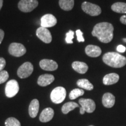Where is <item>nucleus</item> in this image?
I'll use <instances>...</instances> for the list:
<instances>
[{
    "instance_id": "19",
    "label": "nucleus",
    "mask_w": 126,
    "mask_h": 126,
    "mask_svg": "<svg viewBox=\"0 0 126 126\" xmlns=\"http://www.w3.org/2000/svg\"><path fill=\"white\" fill-rule=\"evenodd\" d=\"M39 110V102L37 99L32 100L29 107V114L32 118H34L37 116Z\"/></svg>"
},
{
    "instance_id": "13",
    "label": "nucleus",
    "mask_w": 126,
    "mask_h": 126,
    "mask_svg": "<svg viewBox=\"0 0 126 126\" xmlns=\"http://www.w3.org/2000/svg\"><path fill=\"white\" fill-rule=\"evenodd\" d=\"M54 114V111L51 108H47L42 111L39 116V120L41 122L46 123L49 122L53 119Z\"/></svg>"
},
{
    "instance_id": "23",
    "label": "nucleus",
    "mask_w": 126,
    "mask_h": 126,
    "mask_svg": "<svg viewBox=\"0 0 126 126\" xmlns=\"http://www.w3.org/2000/svg\"><path fill=\"white\" fill-rule=\"evenodd\" d=\"M79 105L78 103L73 102H69L64 104L62 107L61 110L64 114H67L71 110H73L76 108H78Z\"/></svg>"
},
{
    "instance_id": "2",
    "label": "nucleus",
    "mask_w": 126,
    "mask_h": 126,
    "mask_svg": "<svg viewBox=\"0 0 126 126\" xmlns=\"http://www.w3.org/2000/svg\"><path fill=\"white\" fill-rule=\"evenodd\" d=\"M103 63L110 67L116 68L123 67L126 64V58L116 52H108L102 57Z\"/></svg>"
},
{
    "instance_id": "30",
    "label": "nucleus",
    "mask_w": 126,
    "mask_h": 126,
    "mask_svg": "<svg viewBox=\"0 0 126 126\" xmlns=\"http://www.w3.org/2000/svg\"><path fill=\"white\" fill-rule=\"evenodd\" d=\"M126 50V47L125 46H124L123 45H120L118 46L117 47V51L119 53H124Z\"/></svg>"
},
{
    "instance_id": "7",
    "label": "nucleus",
    "mask_w": 126,
    "mask_h": 126,
    "mask_svg": "<svg viewBox=\"0 0 126 126\" xmlns=\"http://www.w3.org/2000/svg\"><path fill=\"white\" fill-rule=\"evenodd\" d=\"M19 87L18 82L15 79H12L9 81L7 83L5 86V94L8 97H12L18 94Z\"/></svg>"
},
{
    "instance_id": "4",
    "label": "nucleus",
    "mask_w": 126,
    "mask_h": 126,
    "mask_svg": "<svg viewBox=\"0 0 126 126\" xmlns=\"http://www.w3.org/2000/svg\"><path fill=\"white\" fill-rule=\"evenodd\" d=\"M79 103L81 106L80 108L81 114H83L85 112L93 113L96 109V104L92 99L81 98L79 100Z\"/></svg>"
},
{
    "instance_id": "34",
    "label": "nucleus",
    "mask_w": 126,
    "mask_h": 126,
    "mask_svg": "<svg viewBox=\"0 0 126 126\" xmlns=\"http://www.w3.org/2000/svg\"><path fill=\"white\" fill-rule=\"evenodd\" d=\"M124 41V42H125V43H126V38H124L123 39Z\"/></svg>"
},
{
    "instance_id": "28",
    "label": "nucleus",
    "mask_w": 126,
    "mask_h": 126,
    "mask_svg": "<svg viewBox=\"0 0 126 126\" xmlns=\"http://www.w3.org/2000/svg\"><path fill=\"white\" fill-rule=\"evenodd\" d=\"M76 34L77 36V40L78 42H84L85 39L83 37V33L81 30L78 29L76 31Z\"/></svg>"
},
{
    "instance_id": "32",
    "label": "nucleus",
    "mask_w": 126,
    "mask_h": 126,
    "mask_svg": "<svg viewBox=\"0 0 126 126\" xmlns=\"http://www.w3.org/2000/svg\"><path fill=\"white\" fill-rule=\"evenodd\" d=\"M4 37V32L2 29H0V45L2 43L3 39Z\"/></svg>"
},
{
    "instance_id": "26",
    "label": "nucleus",
    "mask_w": 126,
    "mask_h": 126,
    "mask_svg": "<svg viewBox=\"0 0 126 126\" xmlns=\"http://www.w3.org/2000/svg\"><path fill=\"white\" fill-rule=\"evenodd\" d=\"M65 42L68 44H72L73 43V41L72 39L74 37V32L72 31H70L66 33L65 34Z\"/></svg>"
},
{
    "instance_id": "20",
    "label": "nucleus",
    "mask_w": 126,
    "mask_h": 126,
    "mask_svg": "<svg viewBox=\"0 0 126 126\" xmlns=\"http://www.w3.org/2000/svg\"><path fill=\"white\" fill-rule=\"evenodd\" d=\"M113 11L119 14H126V3L117 2L113 4L111 7Z\"/></svg>"
},
{
    "instance_id": "33",
    "label": "nucleus",
    "mask_w": 126,
    "mask_h": 126,
    "mask_svg": "<svg viewBox=\"0 0 126 126\" xmlns=\"http://www.w3.org/2000/svg\"><path fill=\"white\" fill-rule=\"evenodd\" d=\"M3 5V0H0V10L2 8Z\"/></svg>"
},
{
    "instance_id": "18",
    "label": "nucleus",
    "mask_w": 126,
    "mask_h": 126,
    "mask_svg": "<svg viewBox=\"0 0 126 126\" xmlns=\"http://www.w3.org/2000/svg\"><path fill=\"white\" fill-rule=\"evenodd\" d=\"M72 68L78 73L83 74L88 70V66L86 63L81 61H74L72 64Z\"/></svg>"
},
{
    "instance_id": "3",
    "label": "nucleus",
    "mask_w": 126,
    "mask_h": 126,
    "mask_svg": "<svg viewBox=\"0 0 126 126\" xmlns=\"http://www.w3.org/2000/svg\"><path fill=\"white\" fill-rule=\"evenodd\" d=\"M66 94V90L62 86H58L54 88L50 94V99L53 103L59 104L65 100Z\"/></svg>"
},
{
    "instance_id": "1",
    "label": "nucleus",
    "mask_w": 126,
    "mask_h": 126,
    "mask_svg": "<svg viewBox=\"0 0 126 126\" xmlns=\"http://www.w3.org/2000/svg\"><path fill=\"white\" fill-rule=\"evenodd\" d=\"M113 31L114 27L112 24L108 22H100L94 26L92 34L102 43H108L113 38Z\"/></svg>"
},
{
    "instance_id": "12",
    "label": "nucleus",
    "mask_w": 126,
    "mask_h": 126,
    "mask_svg": "<svg viewBox=\"0 0 126 126\" xmlns=\"http://www.w3.org/2000/svg\"><path fill=\"white\" fill-rule=\"evenodd\" d=\"M39 65L42 69L45 71H55L58 68V64L56 61L48 59H43L39 63Z\"/></svg>"
},
{
    "instance_id": "25",
    "label": "nucleus",
    "mask_w": 126,
    "mask_h": 126,
    "mask_svg": "<svg viewBox=\"0 0 126 126\" xmlns=\"http://www.w3.org/2000/svg\"><path fill=\"white\" fill-rule=\"evenodd\" d=\"M5 126H21L18 120L14 117H9L5 122Z\"/></svg>"
},
{
    "instance_id": "21",
    "label": "nucleus",
    "mask_w": 126,
    "mask_h": 126,
    "mask_svg": "<svg viewBox=\"0 0 126 126\" xmlns=\"http://www.w3.org/2000/svg\"><path fill=\"white\" fill-rule=\"evenodd\" d=\"M59 5L63 10L71 11L74 6V0H59Z\"/></svg>"
},
{
    "instance_id": "5",
    "label": "nucleus",
    "mask_w": 126,
    "mask_h": 126,
    "mask_svg": "<svg viewBox=\"0 0 126 126\" xmlns=\"http://www.w3.org/2000/svg\"><path fill=\"white\" fill-rule=\"evenodd\" d=\"M81 8L83 12L92 16H98L102 12V9L99 5L86 1L82 4Z\"/></svg>"
},
{
    "instance_id": "22",
    "label": "nucleus",
    "mask_w": 126,
    "mask_h": 126,
    "mask_svg": "<svg viewBox=\"0 0 126 126\" xmlns=\"http://www.w3.org/2000/svg\"><path fill=\"white\" fill-rule=\"evenodd\" d=\"M77 84L79 88L88 91H92L94 89V85L87 79H80L78 80Z\"/></svg>"
},
{
    "instance_id": "15",
    "label": "nucleus",
    "mask_w": 126,
    "mask_h": 126,
    "mask_svg": "<svg viewBox=\"0 0 126 126\" xmlns=\"http://www.w3.org/2000/svg\"><path fill=\"white\" fill-rule=\"evenodd\" d=\"M115 97L111 93H105L102 97V104L105 108H111L114 105Z\"/></svg>"
},
{
    "instance_id": "29",
    "label": "nucleus",
    "mask_w": 126,
    "mask_h": 126,
    "mask_svg": "<svg viewBox=\"0 0 126 126\" xmlns=\"http://www.w3.org/2000/svg\"><path fill=\"white\" fill-rule=\"evenodd\" d=\"M6 65V61L4 58L0 57V72L2 71Z\"/></svg>"
},
{
    "instance_id": "27",
    "label": "nucleus",
    "mask_w": 126,
    "mask_h": 126,
    "mask_svg": "<svg viewBox=\"0 0 126 126\" xmlns=\"http://www.w3.org/2000/svg\"><path fill=\"white\" fill-rule=\"evenodd\" d=\"M9 78V74L7 71L2 70L0 72V84L5 82Z\"/></svg>"
},
{
    "instance_id": "35",
    "label": "nucleus",
    "mask_w": 126,
    "mask_h": 126,
    "mask_svg": "<svg viewBox=\"0 0 126 126\" xmlns=\"http://www.w3.org/2000/svg\"></svg>"
},
{
    "instance_id": "24",
    "label": "nucleus",
    "mask_w": 126,
    "mask_h": 126,
    "mask_svg": "<svg viewBox=\"0 0 126 126\" xmlns=\"http://www.w3.org/2000/svg\"><path fill=\"white\" fill-rule=\"evenodd\" d=\"M84 94V91L81 89H78V88H76V89H73L71 91L69 94V97L71 100H74V99H77V97L79 96H82Z\"/></svg>"
},
{
    "instance_id": "17",
    "label": "nucleus",
    "mask_w": 126,
    "mask_h": 126,
    "mask_svg": "<svg viewBox=\"0 0 126 126\" xmlns=\"http://www.w3.org/2000/svg\"><path fill=\"white\" fill-rule=\"evenodd\" d=\"M119 75L116 73L108 74L103 77V83L105 85H111L119 81Z\"/></svg>"
},
{
    "instance_id": "9",
    "label": "nucleus",
    "mask_w": 126,
    "mask_h": 126,
    "mask_svg": "<svg viewBox=\"0 0 126 126\" xmlns=\"http://www.w3.org/2000/svg\"><path fill=\"white\" fill-rule=\"evenodd\" d=\"M33 71V66L29 62L23 63L19 67L17 74L20 78H26L29 77Z\"/></svg>"
},
{
    "instance_id": "31",
    "label": "nucleus",
    "mask_w": 126,
    "mask_h": 126,
    "mask_svg": "<svg viewBox=\"0 0 126 126\" xmlns=\"http://www.w3.org/2000/svg\"><path fill=\"white\" fill-rule=\"evenodd\" d=\"M120 20L121 23L126 25V15L122 16L120 17Z\"/></svg>"
},
{
    "instance_id": "11",
    "label": "nucleus",
    "mask_w": 126,
    "mask_h": 126,
    "mask_svg": "<svg viewBox=\"0 0 126 126\" xmlns=\"http://www.w3.org/2000/svg\"><path fill=\"white\" fill-rule=\"evenodd\" d=\"M57 20L52 14H46L41 18V26L44 28H51L56 25Z\"/></svg>"
},
{
    "instance_id": "16",
    "label": "nucleus",
    "mask_w": 126,
    "mask_h": 126,
    "mask_svg": "<svg viewBox=\"0 0 126 126\" xmlns=\"http://www.w3.org/2000/svg\"><path fill=\"white\" fill-rule=\"evenodd\" d=\"M54 81V77L51 74H43L37 79V83L41 86H46Z\"/></svg>"
},
{
    "instance_id": "10",
    "label": "nucleus",
    "mask_w": 126,
    "mask_h": 126,
    "mask_svg": "<svg viewBox=\"0 0 126 126\" xmlns=\"http://www.w3.org/2000/svg\"><path fill=\"white\" fill-rule=\"evenodd\" d=\"M36 35L42 42L45 43H51L52 40V36L51 33L47 28L40 26L36 31Z\"/></svg>"
},
{
    "instance_id": "14",
    "label": "nucleus",
    "mask_w": 126,
    "mask_h": 126,
    "mask_svg": "<svg viewBox=\"0 0 126 126\" xmlns=\"http://www.w3.org/2000/svg\"><path fill=\"white\" fill-rule=\"evenodd\" d=\"M85 53L91 57H97L101 54L102 50L97 46L88 45L85 48Z\"/></svg>"
},
{
    "instance_id": "6",
    "label": "nucleus",
    "mask_w": 126,
    "mask_h": 126,
    "mask_svg": "<svg viewBox=\"0 0 126 126\" xmlns=\"http://www.w3.org/2000/svg\"><path fill=\"white\" fill-rule=\"evenodd\" d=\"M37 0H20L18 3V8L23 12H30L38 6Z\"/></svg>"
},
{
    "instance_id": "8",
    "label": "nucleus",
    "mask_w": 126,
    "mask_h": 126,
    "mask_svg": "<svg viewBox=\"0 0 126 126\" xmlns=\"http://www.w3.org/2000/svg\"><path fill=\"white\" fill-rule=\"evenodd\" d=\"M8 51L9 54L12 56L19 57L23 56L26 53V49L22 44L12 43L9 45Z\"/></svg>"
}]
</instances>
